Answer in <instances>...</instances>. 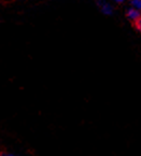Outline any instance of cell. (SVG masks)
<instances>
[{
  "label": "cell",
  "instance_id": "1",
  "mask_svg": "<svg viewBox=\"0 0 141 156\" xmlns=\"http://www.w3.org/2000/svg\"><path fill=\"white\" fill-rule=\"evenodd\" d=\"M98 5H99V8L101 9L102 13H104L106 15H111L112 14V12H113V8H112V5L109 2L104 1V0H100L99 2H98Z\"/></svg>",
  "mask_w": 141,
  "mask_h": 156
},
{
  "label": "cell",
  "instance_id": "2",
  "mask_svg": "<svg viewBox=\"0 0 141 156\" xmlns=\"http://www.w3.org/2000/svg\"><path fill=\"white\" fill-rule=\"evenodd\" d=\"M126 16H127L128 20H130V21L135 23V22L141 16V14H140V11H139V10L132 8V9H129L127 12H126Z\"/></svg>",
  "mask_w": 141,
  "mask_h": 156
},
{
  "label": "cell",
  "instance_id": "3",
  "mask_svg": "<svg viewBox=\"0 0 141 156\" xmlns=\"http://www.w3.org/2000/svg\"><path fill=\"white\" fill-rule=\"evenodd\" d=\"M130 2H132V5L135 9L141 11V0H130Z\"/></svg>",
  "mask_w": 141,
  "mask_h": 156
},
{
  "label": "cell",
  "instance_id": "4",
  "mask_svg": "<svg viewBox=\"0 0 141 156\" xmlns=\"http://www.w3.org/2000/svg\"><path fill=\"white\" fill-rule=\"evenodd\" d=\"M135 27L137 28V30H139V31L141 32V16L135 22Z\"/></svg>",
  "mask_w": 141,
  "mask_h": 156
},
{
  "label": "cell",
  "instance_id": "5",
  "mask_svg": "<svg viewBox=\"0 0 141 156\" xmlns=\"http://www.w3.org/2000/svg\"><path fill=\"white\" fill-rule=\"evenodd\" d=\"M0 156H16V155H14V154H12V153H9V152L2 151V152H0Z\"/></svg>",
  "mask_w": 141,
  "mask_h": 156
},
{
  "label": "cell",
  "instance_id": "6",
  "mask_svg": "<svg viewBox=\"0 0 141 156\" xmlns=\"http://www.w3.org/2000/svg\"><path fill=\"white\" fill-rule=\"evenodd\" d=\"M114 1H116V2H118V3H120V2H123V1H124V0H114Z\"/></svg>",
  "mask_w": 141,
  "mask_h": 156
}]
</instances>
